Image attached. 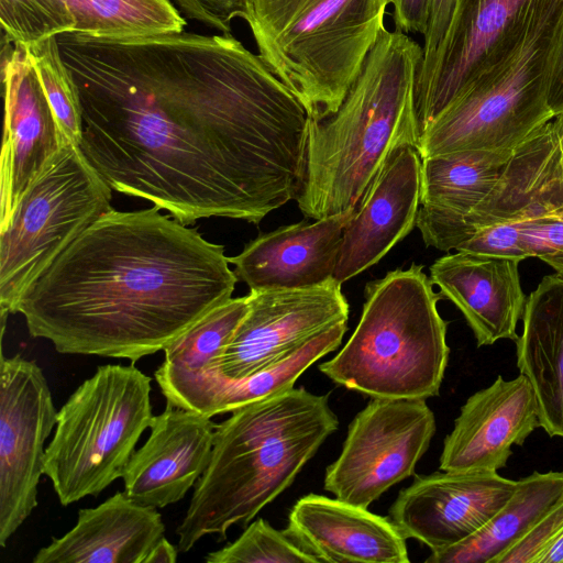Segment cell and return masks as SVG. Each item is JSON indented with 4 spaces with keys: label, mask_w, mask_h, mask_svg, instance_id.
I'll return each instance as SVG.
<instances>
[{
    "label": "cell",
    "mask_w": 563,
    "mask_h": 563,
    "mask_svg": "<svg viewBox=\"0 0 563 563\" xmlns=\"http://www.w3.org/2000/svg\"><path fill=\"white\" fill-rule=\"evenodd\" d=\"M247 310V295L230 298L164 349L154 378L167 402L214 417L227 378L217 363Z\"/></svg>",
    "instance_id": "24"
},
{
    "label": "cell",
    "mask_w": 563,
    "mask_h": 563,
    "mask_svg": "<svg viewBox=\"0 0 563 563\" xmlns=\"http://www.w3.org/2000/svg\"><path fill=\"white\" fill-rule=\"evenodd\" d=\"M539 563H563V531L543 553Z\"/></svg>",
    "instance_id": "40"
},
{
    "label": "cell",
    "mask_w": 563,
    "mask_h": 563,
    "mask_svg": "<svg viewBox=\"0 0 563 563\" xmlns=\"http://www.w3.org/2000/svg\"><path fill=\"white\" fill-rule=\"evenodd\" d=\"M360 321L345 345L319 369L371 398L428 399L448 366V322L440 292L422 265L397 268L366 284Z\"/></svg>",
    "instance_id": "5"
},
{
    "label": "cell",
    "mask_w": 563,
    "mask_h": 563,
    "mask_svg": "<svg viewBox=\"0 0 563 563\" xmlns=\"http://www.w3.org/2000/svg\"><path fill=\"white\" fill-rule=\"evenodd\" d=\"M328 395L290 388L242 406L216 426L211 459L176 529L190 551L206 536L227 538L246 526L286 488L336 431Z\"/></svg>",
    "instance_id": "4"
},
{
    "label": "cell",
    "mask_w": 563,
    "mask_h": 563,
    "mask_svg": "<svg viewBox=\"0 0 563 563\" xmlns=\"http://www.w3.org/2000/svg\"><path fill=\"white\" fill-rule=\"evenodd\" d=\"M185 14L217 29L224 34L231 32L235 16L245 18L247 0H175Z\"/></svg>",
    "instance_id": "36"
},
{
    "label": "cell",
    "mask_w": 563,
    "mask_h": 563,
    "mask_svg": "<svg viewBox=\"0 0 563 563\" xmlns=\"http://www.w3.org/2000/svg\"><path fill=\"white\" fill-rule=\"evenodd\" d=\"M178 551V548L163 537L151 549L144 560V563H174L177 560Z\"/></svg>",
    "instance_id": "39"
},
{
    "label": "cell",
    "mask_w": 563,
    "mask_h": 563,
    "mask_svg": "<svg viewBox=\"0 0 563 563\" xmlns=\"http://www.w3.org/2000/svg\"><path fill=\"white\" fill-rule=\"evenodd\" d=\"M514 150H466L421 158L417 227L427 246L449 252L471 238L465 217L490 192Z\"/></svg>",
    "instance_id": "22"
},
{
    "label": "cell",
    "mask_w": 563,
    "mask_h": 563,
    "mask_svg": "<svg viewBox=\"0 0 563 563\" xmlns=\"http://www.w3.org/2000/svg\"><path fill=\"white\" fill-rule=\"evenodd\" d=\"M71 33L98 38H134L184 32L186 20L170 0H65Z\"/></svg>",
    "instance_id": "28"
},
{
    "label": "cell",
    "mask_w": 563,
    "mask_h": 563,
    "mask_svg": "<svg viewBox=\"0 0 563 563\" xmlns=\"http://www.w3.org/2000/svg\"><path fill=\"white\" fill-rule=\"evenodd\" d=\"M516 355L520 374L534 390L541 428L563 438L562 275L543 277L527 298Z\"/></svg>",
    "instance_id": "26"
},
{
    "label": "cell",
    "mask_w": 563,
    "mask_h": 563,
    "mask_svg": "<svg viewBox=\"0 0 563 563\" xmlns=\"http://www.w3.org/2000/svg\"><path fill=\"white\" fill-rule=\"evenodd\" d=\"M57 410L43 369L16 354L0 358V547L37 506L44 444Z\"/></svg>",
    "instance_id": "12"
},
{
    "label": "cell",
    "mask_w": 563,
    "mask_h": 563,
    "mask_svg": "<svg viewBox=\"0 0 563 563\" xmlns=\"http://www.w3.org/2000/svg\"><path fill=\"white\" fill-rule=\"evenodd\" d=\"M156 508L142 506L117 492L92 508L78 510L76 525L41 548L33 563H144L164 537Z\"/></svg>",
    "instance_id": "25"
},
{
    "label": "cell",
    "mask_w": 563,
    "mask_h": 563,
    "mask_svg": "<svg viewBox=\"0 0 563 563\" xmlns=\"http://www.w3.org/2000/svg\"><path fill=\"white\" fill-rule=\"evenodd\" d=\"M4 97L0 228L27 186L68 145L24 46L2 49Z\"/></svg>",
    "instance_id": "15"
},
{
    "label": "cell",
    "mask_w": 563,
    "mask_h": 563,
    "mask_svg": "<svg viewBox=\"0 0 563 563\" xmlns=\"http://www.w3.org/2000/svg\"><path fill=\"white\" fill-rule=\"evenodd\" d=\"M151 378L133 364L98 366L57 412L43 474L63 506L122 477L153 420Z\"/></svg>",
    "instance_id": "8"
},
{
    "label": "cell",
    "mask_w": 563,
    "mask_h": 563,
    "mask_svg": "<svg viewBox=\"0 0 563 563\" xmlns=\"http://www.w3.org/2000/svg\"><path fill=\"white\" fill-rule=\"evenodd\" d=\"M112 188L79 146L68 144L24 190L0 228L1 333L25 291L93 222Z\"/></svg>",
    "instance_id": "9"
},
{
    "label": "cell",
    "mask_w": 563,
    "mask_h": 563,
    "mask_svg": "<svg viewBox=\"0 0 563 563\" xmlns=\"http://www.w3.org/2000/svg\"><path fill=\"white\" fill-rule=\"evenodd\" d=\"M355 210L260 234L229 257L250 290L298 289L333 277L343 230Z\"/></svg>",
    "instance_id": "20"
},
{
    "label": "cell",
    "mask_w": 563,
    "mask_h": 563,
    "mask_svg": "<svg viewBox=\"0 0 563 563\" xmlns=\"http://www.w3.org/2000/svg\"><path fill=\"white\" fill-rule=\"evenodd\" d=\"M562 10L563 0H455L431 65L416 80L420 136L470 80L506 59Z\"/></svg>",
    "instance_id": "10"
},
{
    "label": "cell",
    "mask_w": 563,
    "mask_h": 563,
    "mask_svg": "<svg viewBox=\"0 0 563 563\" xmlns=\"http://www.w3.org/2000/svg\"><path fill=\"white\" fill-rule=\"evenodd\" d=\"M224 246L156 206L109 210L25 291L16 312L60 354L126 358L164 351L239 280Z\"/></svg>",
    "instance_id": "2"
},
{
    "label": "cell",
    "mask_w": 563,
    "mask_h": 563,
    "mask_svg": "<svg viewBox=\"0 0 563 563\" xmlns=\"http://www.w3.org/2000/svg\"><path fill=\"white\" fill-rule=\"evenodd\" d=\"M203 560L208 563L317 562L284 530H276L263 518L252 521L235 541L208 553Z\"/></svg>",
    "instance_id": "32"
},
{
    "label": "cell",
    "mask_w": 563,
    "mask_h": 563,
    "mask_svg": "<svg viewBox=\"0 0 563 563\" xmlns=\"http://www.w3.org/2000/svg\"><path fill=\"white\" fill-rule=\"evenodd\" d=\"M396 30L424 34L428 23L429 0H391Z\"/></svg>",
    "instance_id": "38"
},
{
    "label": "cell",
    "mask_w": 563,
    "mask_h": 563,
    "mask_svg": "<svg viewBox=\"0 0 563 563\" xmlns=\"http://www.w3.org/2000/svg\"><path fill=\"white\" fill-rule=\"evenodd\" d=\"M391 0H247L260 56L310 119L334 113L358 77Z\"/></svg>",
    "instance_id": "6"
},
{
    "label": "cell",
    "mask_w": 563,
    "mask_h": 563,
    "mask_svg": "<svg viewBox=\"0 0 563 563\" xmlns=\"http://www.w3.org/2000/svg\"><path fill=\"white\" fill-rule=\"evenodd\" d=\"M67 143L82 140V110L74 77L63 60L57 36L25 47Z\"/></svg>",
    "instance_id": "30"
},
{
    "label": "cell",
    "mask_w": 563,
    "mask_h": 563,
    "mask_svg": "<svg viewBox=\"0 0 563 563\" xmlns=\"http://www.w3.org/2000/svg\"><path fill=\"white\" fill-rule=\"evenodd\" d=\"M543 218L563 219V113L515 147L465 224L472 236L485 225Z\"/></svg>",
    "instance_id": "19"
},
{
    "label": "cell",
    "mask_w": 563,
    "mask_h": 563,
    "mask_svg": "<svg viewBox=\"0 0 563 563\" xmlns=\"http://www.w3.org/2000/svg\"><path fill=\"white\" fill-rule=\"evenodd\" d=\"M249 310L218 360L241 379L289 356L314 335L347 322L350 307L333 277L298 289L250 290Z\"/></svg>",
    "instance_id": "13"
},
{
    "label": "cell",
    "mask_w": 563,
    "mask_h": 563,
    "mask_svg": "<svg viewBox=\"0 0 563 563\" xmlns=\"http://www.w3.org/2000/svg\"><path fill=\"white\" fill-rule=\"evenodd\" d=\"M284 532L317 562L410 561L406 538L389 518L338 498H299Z\"/></svg>",
    "instance_id": "21"
},
{
    "label": "cell",
    "mask_w": 563,
    "mask_h": 563,
    "mask_svg": "<svg viewBox=\"0 0 563 563\" xmlns=\"http://www.w3.org/2000/svg\"><path fill=\"white\" fill-rule=\"evenodd\" d=\"M399 150L372 183L343 230L333 278L343 284L378 263L417 227L421 159Z\"/></svg>",
    "instance_id": "18"
},
{
    "label": "cell",
    "mask_w": 563,
    "mask_h": 563,
    "mask_svg": "<svg viewBox=\"0 0 563 563\" xmlns=\"http://www.w3.org/2000/svg\"><path fill=\"white\" fill-rule=\"evenodd\" d=\"M563 113V10L506 59L470 80L427 126L421 158L515 148Z\"/></svg>",
    "instance_id": "7"
},
{
    "label": "cell",
    "mask_w": 563,
    "mask_h": 563,
    "mask_svg": "<svg viewBox=\"0 0 563 563\" xmlns=\"http://www.w3.org/2000/svg\"><path fill=\"white\" fill-rule=\"evenodd\" d=\"M454 4L455 0H429L428 23L426 33L423 34V56L417 78L424 75L429 69L433 56L448 30Z\"/></svg>",
    "instance_id": "37"
},
{
    "label": "cell",
    "mask_w": 563,
    "mask_h": 563,
    "mask_svg": "<svg viewBox=\"0 0 563 563\" xmlns=\"http://www.w3.org/2000/svg\"><path fill=\"white\" fill-rule=\"evenodd\" d=\"M216 426L210 417L167 402L123 472L124 494L156 509L181 500L209 465Z\"/></svg>",
    "instance_id": "17"
},
{
    "label": "cell",
    "mask_w": 563,
    "mask_h": 563,
    "mask_svg": "<svg viewBox=\"0 0 563 563\" xmlns=\"http://www.w3.org/2000/svg\"><path fill=\"white\" fill-rule=\"evenodd\" d=\"M563 497V472H533L519 481L493 518L466 540L431 552L427 563H494Z\"/></svg>",
    "instance_id": "27"
},
{
    "label": "cell",
    "mask_w": 563,
    "mask_h": 563,
    "mask_svg": "<svg viewBox=\"0 0 563 563\" xmlns=\"http://www.w3.org/2000/svg\"><path fill=\"white\" fill-rule=\"evenodd\" d=\"M346 330V322L335 324L278 363L241 379L227 377L217 401L216 416L292 388L312 364L339 347Z\"/></svg>",
    "instance_id": "29"
},
{
    "label": "cell",
    "mask_w": 563,
    "mask_h": 563,
    "mask_svg": "<svg viewBox=\"0 0 563 563\" xmlns=\"http://www.w3.org/2000/svg\"><path fill=\"white\" fill-rule=\"evenodd\" d=\"M522 227L531 257L545 262L563 276V219L523 221Z\"/></svg>",
    "instance_id": "35"
},
{
    "label": "cell",
    "mask_w": 563,
    "mask_h": 563,
    "mask_svg": "<svg viewBox=\"0 0 563 563\" xmlns=\"http://www.w3.org/2000/svg\"><path fill=\"white\" fill-rule=\"evenodd\" d=\"M422 47L383 29L339 109L310 119L303 177L296 198L313 220L356 210L393 156L420 140L415 88Z\"/></svg>",
    "instance_id": "3"
},
{
    "label": "cell",
    "mask_w": 563,
    "mask_h": 563,
    "mask_svg": "<svg viewBox=\"0 0 563 563\" xmlns=\"http://www.w3.org/2000/svg\"><path fill=\"white\" fill-rule=\"evenodd\" d=\"M517 481L497 472L441 471L417 475L389 508L406 539L431 552L451 548L481 530L512 495Z\"/></svg>",
    "instance_id": "14"
},
{
    "label": "cell",
    "mask_w": 563,
    "mask_h": 563,
    "mask_svg": "<svg viewBox=\"0 0 563 563\" xmlns=\"http://www.w3.org/2000/svg\"><path fill=\"white\" fill-rule=\"evenodd\" d=\"M518 260L463 251L439 257L430 266V279L442 298L452 301L474 333L477 346L499 340L517 341L527 298Z\"/></svg>",
    "instance_id": "23"
},
{
    "label": "cell",
    "mask_w": 563,
    "mask_h": 563,
    "mask_svg": "<svg viewBox=\"0 0 563 563\" xmlns=\"http://www.w3.org/2000/svg\"><path fill=\"white\" fill-rule=\"evenodd\" d=\"M0 22L3 37L24 47L71 33L76 25L65 0H0Z\"/></svg>",
    "instance_id": "31"
},
{
    "label": "cell",
    "mask_w": 563,
    "mask_h": 563,
    "mask_svg": "<svg viewBox=\"0 0 563 563\" xmlns=\"http://www.w3.org/2000/svg\"><path fill=\"white\" fill-rule=\"evenodd\" d=\"M82 110L80 150L118 192L186 225L258 224L296 199L307 109L229 34L57 36Z\"/></svg>",
    "instance_id": "1"
},
{
    "label": "cell",
    "mask_w": 563,
    "mask_h": 563,
    "mask_svg": "<svg viewBox=\"0 0 563 563\" xmlns=\"http://www.w3.org/2000/svg\"><path fill=\"white\" fill-rule=\"evenodd\" d=\"M455 251L523 261L531 257L522 222L485 225Z\"/></svg>",
    "instance_id": "33"
},
{
    "label": "cell",
    "mask_w": 563,
    "mask_h": 563,
    "mask_svg": "<svg viewBox=\"0 0 563 563\" xmlns=\"http://www.w3.org/2000/svg\"><path fill=\"white\" fill-rule=\"evenodd\" d=\"M539 427V406L528 378L498 376L462 406L444 439L440 470L497 472L506 466L512 445H522Z\"/></svg>",
    "instance_id": "16"
},
{
    "label": "cell",
    "mask_w": 563,
    "mask_h": 563,
    "mask_svg": "<svg viewBox=\"0 0 563 563\" xmlns=\"http://www.w3.org/2000/svg\"><path fill=\"white\" fill-rule=\"evenodd\" d=\"M563 531V497L510 549L494 563H539L540 558Z\"/></svg>",
    "instance_id": "34"
},
{
    "label": "cell",
    "mask_w": 563,
    "mask_h": 563,
    "mask_svg": "<svg viewBox=\"0 0 563 563\" xmlns=\"http://www.w3.org/2000/svg\"><path fill=\"white\" fill-rule=\"evenodd\" d=\"M435 429L426 399L372 398L351 421L339 457L327 467L324 489L367 508L413 475Z\"/></svg>",
    "instance_id": "11"
}]
</instances>
